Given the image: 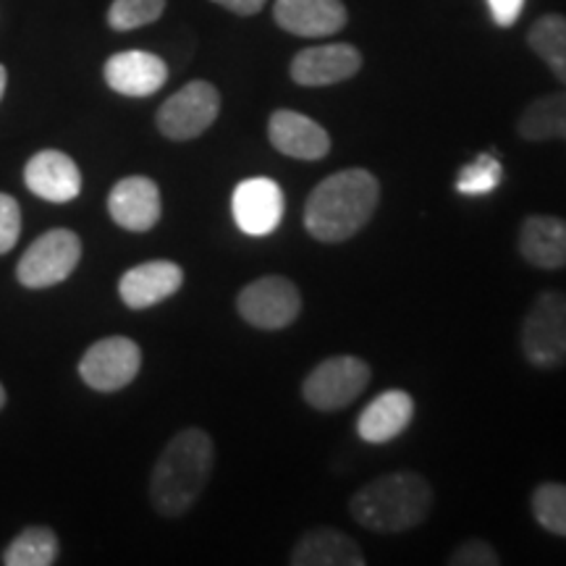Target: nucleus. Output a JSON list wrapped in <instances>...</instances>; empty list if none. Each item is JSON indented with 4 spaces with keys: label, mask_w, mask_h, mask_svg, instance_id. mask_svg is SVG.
<instances>
[{
    "label": "nucleus",
    "mask_w": 566,
    "mask_h": 566,
    "mask_svg": "<svg viewBox=\"0 0 566 566\" xmlns=\"http://www.w3.org/2000/svg\"><path fill=\"white\" fill-rule=\"evenodd\" d=\"M380 202V184L365 168L331 174L310 192L304 226L323 244H342L370 223Z\"/></svg>",
    "instance_id": "1"
},
{
    "label": "nucleus",
    "mask_w": 566,
    "mask_h": 566,
    "mask_svg": "<svg viewBox=\"0 0 566 566\" xmlns=\"http://www.w3.org/2000/svg\"><path fill=\"white\" fill-rule=\"evenodd\" d=\"M216 467V443L202 428L176 433L150 475V504L160 516L176 520L192 509L210 483Z\"/></svg>",
    "instance_id": "2"
},
{
    "label": "nucleus",
    "mask_w": 566,
    "mask_h": 566,
    "mask_svg": "<svg viewBox=\"0 0 566 566\" xmlns=\"http://www.w3.org/2000/svg\"><path fill=\"white\" fill-rule=\"evenodd\" d=\"M433 499V485L420 472L399 470L359 488L349 501V514L370 533L399 535L428 520Z\"/></svg>",
    "instance_id": "3"
},
{
    "label": "nucleus",
    "mask_w": 566,
    "mask_h": 566,
    "mask_svg": "<svg viewBox=\"0 0 566 566\" xmlns=\"http://www.w3.org/2000/svg\"><path fill=\"white\" fill-rule=\"evenodd\" d=\"M520 344L535 370H558L566 365V294L537 296L522 321Z\"/></svg>",
    "instance_id": "4"
},
{
    "label": "nucleus",
    "mask_w": 566,
    "mask_h": 566,
    "mask_svg": "<svg viewBox=\"0 0 566 566\" xmlns=\"http://www.w3.org/2000/svg\"><path fill=\"white\" fill-rule=\"evenodd\" d=\"M370 378V365L365 359L352 357V354H338V357H328L313 367V373L302 384V396L313 409L336 412V409H344L352 401H357V396L365 391Z\"/></svg>",
    "instance_id": "5"
},
{
    "label": "nucleus",
    "mask_w": 566,
    "mask_h": 566,
    "mask_svg": "<svg viewBox=\"0 0 566 566\" xmlns=\"http://www.w3.org/2000/svg\"><path fill=\"white\" fill-rule=\"evenodd\" d=\"M218 113H221V92L216 84L195 80L160 105L155 124L166 139L189 142L208 132L216 124Z\"/></svg>",
    "instance_id": "6"
},
{
    "label": "nucleus",
    "mask_w": 566,
    "mask_h": 566,
    "mask_svg": "<svg viewBox=\"0 0 566 566\" xmlns=\"http://www.w3.org/2000/svg\"><path fill=\"white\" fill-rule=\"evenodd\" d=\"M82 260V239L69 229H53L34 239L21 254L17 279L27 289H51L76 271Z\"/></svg>",
    "instance_id": "7"
},
{
    "label": "nucleus",
    "mask_w": 566,
    "mask_h": 566,
    "mask_svg": "<svg viewBox=\"0 0 566 566\" xmlns=\"http://www.w3.org/2000/svg\"><path fill=\"white\" fill-rule=\"evenodd\" d=\"M237 310L252 328L283 331L300 317L302 294L286 275H265L239 292Z\"/></svg>",
    "instance_id": "8"
},
{
    "label": "nucleus",
    "mask_w": 566,
    "mask_h": 566,
    "mask_svg": "<svg viewBox=\"0 0 566 566\" xmlns=\"http://www.w3.org/2000/svg\"><path fill=\"white\" fill-rule=\"evenodd\" d=\"M142 367V349L126 336L101 338L84 352L80 359V375L90 388L101 394L122 391L137 378Z\"/></svg>",
    "instance_id": "9"
},
{
    "label": "nucleus",
    "mask_w": 566,
    "mask_h": 566,
    "mask_svg": "<svg viewBox=\"0 0 566 566\" xmlns=\"http://www.w3.org/2000/svg\"><path fill=\"white\" fill-rule=\"evenodd\" d=\"M359 69H363V53L357 48L349 42H331L296 53L289 74L300 87H331L357 76Z\"/></svg>",
    "instance_id": "10"
},
{
    "label": "nucleus",
    "mask_w": 566,
    "mask_h": 566,
    "mask_svg": "<svg viewBox=\"0 0 566 566\" xmlns=\"http://www.w3.org/2000/svg\"><path fill=\"white\" fill-rule=\"evenodd\" d=\"M233 221L250 237H268L279 229L283 218V192L273 179L254 176L233 189Z\"/></svg>",
    "instance_id": "11"
},
{
    "label": "nucleus",
    "mask_w": 566,
    "mask_h": 566,
    "mask_svg": "<svg viewBox=\"0 0 566 566\" xmlns=\"http://www.w3.org/2000/svg\"><path fill=\"white\" fill-rule=\"evenodd\" d=\"M108 212L126 231L145 233L155 229L163 212L158 184L147 176H126L111 189Z\"/></svg>",
    "instance_id": "12"
},
{
    "label": "nucleus",
    "mask_w": 566,
    "mask_h": 566,
    "mask_svg": "<svg viewBox=\"0 0 566 566\" xmlns=\"http://www.w3.org/2000/svg\"><path fill=\"white\" fill-rule=\"evenodd\" d=\"M268 139L281 155L296 160H321L331 153L328 132L300 111H273L268 122Z\"/></svg>",
    "instance_id": "13"
},
{
    "label": "nucleus",
    "mask_w": 566,
    "mask_h": 566,
    "mask_svg": "<svg viewBox=\"0 0 566 566\" xmlns=\"http://www.w3.org/2000/svg\"><path fill=\"white\" fill-rule=\"evenodd\" d=\"M273 19L296 38H331L349 21L342 0H275Z\"/></svg>",
    "instance_id": "14"
},
{
    "label": "nucleus",
    "mask_w": 566,
    "mask_h": 566,
    "mask_svg": "<svg viewBox=\"0 0 566 566\" xmlns=\"http://www.w3.org/2000/svg\"><path fill=\"white\" fill-rule=\"evenodd\" d=\"M105 84L126 97L155 95L168 82V66L160 55L147 51H124L111 55L103 66Z\"/></svg>",
    "instance_id": "15"
},
{
    "label": "nucleus",
    "mask_w": 566,
    "mask_h": 566,
    "mask_svg": "<svg viewBox=\"0 0 566 566\" xmlns=\"http://www.w3.org/2000/svg\"><path fill=\"white\" fill-rule=\"evenodd\" d=\"M184 283V271L171 260H150L132 271H126L118 281V296L126 307L147 310L174 296Z\"/></svg>",
    "instance_id": "16"
},
{
    "label": "nucleus",
    "mask_w": 566,
    "mask_h": 566,
    "mask_svg": "<svg viewBox=\"0 0 566 566\" xmlns=\"http://www.w3.org/2000/svg\"><path fill=\"white\" fill-rule=\"evenodd\" d=\"M24 181L32 195L48 202H71L82 192L80 166L66 153L42 150L24 168Z\"/></svg>",
    "instance_id": "17"
},
{
    "label": "nucleus",
    "mask_w": 566,
    "mask_h": 566,
    "mask_svg": "<svg viewBox=\"0 0 566 566\" xmlns=\"http://www.w3.org/2000/svg\"><path fill=\"white\" fill-rule=\"evenodd\" d=\"M292 566H365L367 558L359 543L344 530L336 527H315L307 530L300 541L294 543Z\"/></svg>",
    "instance_id": "18"
},
{
    "label": "nucleus",
    "mask_w": 566,
    "mask_h": 566,
    "mask_svg": "<svg viewBox=\"0 0 566 566\" xmlns=\"http://www.w3.org/2000/svg\"><path fill=\"white\" fill-rule=\"evenodd\" d=\"M520 254L541 271L566 268V221L558 216H530L520 229Z\"/></svg>",
    "instance_id": "19"
},
{
    "label": "nucleus",
    "mask_w": 566,
    "mask_h": 566,
    "mask_svg": "<svg viewBox=\"0 0 566 566\" xmlns=\"http://www.w3.org/2000/svg\"><path fill=\"white\" fill-rule=\"evenodd\" d=\"M415 417V399L407 391H386L375 396L357 417V433L367 443H388L409 428Z\"/></svg>",
    "instance_id": "20"
},
{
    "label": "nucleus",
    "mask_w": 566,
    "mask_h": 566,
    "mask_svg": "<svg viewBox=\"0 0 566 566\" xmlns=\"http://www.w3.org/2000/svg\"><path fill=\"white\" fill-rule=\"evenodd\" d=\"M516 134L525 142L566 139V90L530 103L516 122Z\"/></svg>",
    "instance_id": "21"
},
{
    "label": "nucleus",
    "mask_w": 566,
    "mask_h": 566,
    "mask_svg": "<svg viewBox=\"0 0 566 566\" xmlns=\"http://www.w3.org/2000/svg\"><path fill=\"white\" fill-rule=\"evenodd\" d=\"M527 45L566 87V17L546 13L530 27Z\"/></svg>",
    "instance_id": "22"
},
{
    "label": "nucleus",
    "mask_w": 566,
    "mask_h": 566,
    "mask_svg": "<svg viewBox=\"0 0 566 566\" xmlns=\"http://www.w3.org/2000/svg\"><path fill=\"white\" fill-rule=\"evenodd\" d=\"M61 543L51 527H24L3 551L6 566H51L59 562Z\"/></svg>",
    "instance_id": "23"
},
{
    "label": "nucleus",
    "mask_w": 566,
    "mask_h": 566,
    "mask_svg": "<svg viewBox=\"0 0 566 566\" xmlns=\"http://www.w3.org/2000/svg\"><path fill=\"white\" fill-rule=\"evenodd\" d=\"M533 514L537 525L551 535L566 537V485L543 483L533 491Z\"/></svg>",
    "instance_id": "24"
},
{
    "label": "nucleus",
    "mask_w": 566,
    "mask_h": 566,
    "mask_svg": "<svg viewBox=\"0 0 566 566\" xmlns=\"http://www.w3.org/2000/svg\"><path fill=\"white\" fill-rule=\"evenodd\" d=\"M504 179V166H501L495 155H478L475 163L462 166L457 174V192L467 197H480L493 192Z\"/></svg>",
    "instance_id": "25"
},
{
    "label": "nucleus",
    "mask_w": 566,
    "mask_h": 566,
    "mask_svg": "<svg viewBox=\"0 0 566 566\" xmlns=\"http://www.w3.org/2000/svg\"><path fill=\"white\" fill-rule=\"evenodd\" d=\"M163 11H166V0H113L108 27L116 32H132L158 21Z\"/></svg>",
    "instance_id": "26"
},
{
    "label": "nucleus",
    "mask_w": 566,
    "mask_h": 566,
    "mask_svg": "<svg viewBox=\"0 0 566 566\" xmlns=\"http://www.w3.org/2000/svg\"><path fill=\"white\" fill-rule=\"evenodd\" d=\"M451 566H499L501 556L491 543L483 537H470V541L459 543L449 556Z\"/></svg>",
    "instance_id": "27"
},
{
    "label": "nucleus",
    "mask_w": 566,
    "mask_h": 566,
    "mask_svg": "<svg viewBox=\"0 0 566 566\" xmlns=\"http://www.w3.org/2000/svg\"><path fill=\"white\" fill-rule=\"evenodd\" d=\"M21 237V208L11 195H0V254L11 252Z\"/></svg>",
    "instance_id": "28"
},
{
    "label": "nucleus",
    "mask_w": 566,
    "mask_h": 566,
    "mask_svg": "<svg viewBox=\"0 0 566 566\" xmlns=\"http://www.w3.org/2000/svg\"><path fill=\"white\" fill-rule=\"evenodd\" d=\"M491 6V17L499 27H512L520 19L522 9H525V0H488Z\"/></svg>",
    "instance_id": "29"
},
{
    "label": "nucleus",
    "mask_w": 566,
    "mask_h": 566,
    "mask_svg": "<svg viewBox=\"0 0 566 566\" xmlns=\"http://www.w3.org/2000/svg\"><path fill=\"white\" fill-rule=\"evenodd\" d=\"M212 3L223 6L226 11L237 13V17H254V13L263 11L268 0H212Z\"/></svg>",
    "instance_id": "30"
},
{
    "label": "nucleus",
    "mask_w": 566,
    "mask_h": 566,
    "mask_svg": "<svg viewBox=\"0 0 566 566\" xmlns=\"http://www.w3.org/2000/svg\"><path fill=\"white\" fill-rule=\"evenodd\" d=\"M6 82H9V74H6V66L0 63V101H3V92H6Z\"/></svg>",
    "instance_id": "31"
},
{
    "label": "nucleus",
    "mask_w": 566,
    "mask_h": 566,
    "mask_svg": "<svg viewBox=\"0 0 566 566\" xmlns=\"http://www.w3.org/2000/svg\"><path fill=\"white\" fill-rule=\"evenodd\" d=\"M6 407V388H3V384H0V409Z\"/></svg>",
    "instance_id": "32"
}]
</instances>
